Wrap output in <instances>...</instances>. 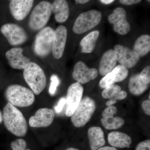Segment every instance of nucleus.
<instances>
[{
    "label": "nucleus",
    "instance_id": "1a4fd4ad",
    "mask_svg": "<svg viewBox=\"0 0 150 150\" xmlns=\"http://www.w3.org/2000/svg\"><path fill=\"white\" fill-rule=\"evenodd\" d=\"M84 88L81 84L78 82L72 84L67 90V108L66 115L71 117L82 99Z\"/></svg>",
    "mask_w": 150,
    "mask_h": 150
},
{
    "label": "nucleus",
    "instance_id": "6ab92c4d",
    "mask_svg": "<svg viewBox=\"0 0 150 150\" xmlns=\"http://www.w3.org/2000/svg\"><path fill=\"white\" fill-rule=\"evenodd\" d=\"M108 140L111 146L115 148H129L132 143L131 137L128 134L119 132L112 131L108 134Z\"/></svg>",
    "mask_w": 150,
    "mask_h": 150
},
{
    "label": "nucleus",
    "instance_id": "9b49d317",
    "mask_svg": "<svg viewBox=\"0 0 150 150\" xmlns=\"http://www.w3.org/2000/svg\"><path fill=\"white\" fill-rule=\"evenodd\" d=\"M108 19L110 23L113 25L114 31L120 35H126L131 29L130 25L127 21L126 11L122 8L114 9Z\"/></svg>",
    "mask_w": 150,
    "mask_h": 150
},
{
    "label": "nucleus",
    "instance_id": "20e7f679",
    "mask_svg": "<svg viewBox=\"0 0 150 150\" xmlns=\"http://www.w3.org/2000/svg\"><path fill=\"white\" fill-rule=\"evenodd\" d=\"M96 109L95 101L92 98L88 96L83 98L71 116V121L74 126L77 128L85 126L91 119Z\"/></svg>",
    "mask_w": 150,
    "mask_h": 150
},
{
    "label": "nucleus",
    "instance_id": "4468645a",
    "mask_svg": "<svg viewBox=\"0 0 150 150\" xmlns=\"http://www.w3.org/2000/svg\"><path fill=\"white\" fill-rule=\"evenodd\" d=\"M55 111L50 108H40L34 116L30 118V126L33 128H44L50 126L55 118Z\"/></svg>",
    "mask_w": 150,
    "mask_h": 150
},
{
    "label": "nucleus",
    "instance_id": "c756f323",
    "mask_svg": "<svg viewBox=\"0 0 150 150\" xmlns=\"http://www.w3.org/2000/svg\"><path fill=\"white\" fill-rule=\"evenodd\" d=\"M117 108L114 105H110L108 106L103 111L102 115L103 118H109L113 117L117 112Z\"/></svg>",
    "mask_w": 150,
    "mask_h": 150
},
{
    "label": "nucleus",
    "instance_id": "39448f33",
    "mask_svg": "<svg viewBox=\"0 0 150 150\" xmlns=\"http://www.w3.org/2000/svg\"><path fill=\"white\" fill-rule=\"evenodd\" d=\"M51 4L48 1H42L37 4L30 16L28 25L33 30H40L48 23L51 14Z\"/></svg>",
    "mask_w": 150,
    "mask_h": 150
},
{
    "label": "nucleus",
    "instance_id": "dca6fc26",
    "mask_svg": "<svg viewBox=\"0 0 150 150\" xmlns=\"http://www.w3.org/2000/svg\"><path fill=\"white\" fill-rule=\"evenodd\" d=\"M23 49L19 47H15L8 50L6 53V57L9 65L15 69H24L26 65L30 62L28 57L23 54Z\"/></svg>",
    "mask_w": 150,
    "mask_h": 150
},
{
    "label": "nucleus",
    "instance_id": "a878e982",
    "mask_svg": "<svg viewBox=\"0 0 150 150\" xmlns=\"http://www.w3.org/2000/svg\"><path fill=\"white\" fill-rule=\"evenodd\" d=\"M112 71L115 75V83L124 80L128 76L129 73L128 69L121 65L115 67Z\"/></svg>",
    "mask_w": 150,
    "mask_h": 150
},
{
    "label": "nucleus",
    "instance_id": "bb28decb",
    "mask_svg": "<svg viewBox=\"0 0 150 150\" xmlns=\"http://www.w3.org/2000/svg\"><path fill=\"white\" fill-rule=\"evenodd\" d=\"M59 83L60 80L58 76L55 74L52 75L51 77V83L49 88V93L51 95H54L56 93Z\"/></svg>",
    "mask_w": 150,
    "mask_h": 150
},
{
    "label": "nucleus",
    "instance_id": "2f4dec72",
    "mask_svg": "<svg viewBox=\"0 0 150 150\" xmlns=\"http://www.w3.org/2000/svg\"><path fill=\"white\" fill-rule=\"evenodd\" d=\"M135 150H150V140H146L139 143Z\"/></svg>",
    "mask_w": 150,
    "mask_h": 150
},
{
    "label": "nucleus",
    "instance_id": "f3484780",
    "mask_svg": "<svg viewBox=\"0 0 150 150\" xmlns=\"http://www.w3.org/2000/svg\"><path fill=\"white\" fill-rule=\"evenodd\" d=\"M52 12L55 15V20L59 23H63L69 16V8L65 0H56L51 4Z\"/></svg>",
    "mask_w": 150,
    "mask_h": 150
},
{
    "label": "nucleus",
    "instance_id": "c9c22d12",
    "mask_svg": "<svg viewBox=\"0 0 150 150\" xmlns=\"http://www.w3.org/2000/svg\"><path fill=\"white\" fill-rule=\"evenodd\" d=\"M97 150H118L116 148L114 147L109 146H105L99 148Z\"/></svg>",
    "mask_w": 150,
    "mask_h": 150
},
{
    "label": "nucleus",
    "instance_id": "f03ea898",
    "mask_svg": "<svg viewBox=\"0 0 150 150\" xmlns=\"http://www.w3.org/2000/svg\"><path fill=\"white\" fill-rule=\"evenodd\" d=\"M23 75L25 81L35 94H40L46 88V75L36 63L30 62L23 69Z\"/></svg>",
    "mask_w": 150,
    "mask_h": 150
},
{
    "label": "nucleus",
    "instance_id": "58836bf2",
    "mask_svg": "<svg viewBox=\"0 0 150 150\" xmlns=\"http://www.w3.org/2000/svg\"><path fill=\"white\" fill-rule=\"evenodd\" d=\"M3 121V115L2 114L0 110V123H1Z\"/></svg>",
    "mask_w": 150,
    "mask_h": 150
},
{
    "label": "nucleus",
    "instance_id": "393cba45",
    "mask_svg": "<svg viewBox=\"0 0 150 150\" xmlns=\"http://www.w3.org/2000/svg\"><path fill=\"white\" fill-rule=\"evenodd\" d=\"M121 91L120 86L118 85H111L104 88L102 92V96L105 99H113Z\"/></svg>",
    "mask_w": 150,
    "mask_h": 150
},
{
    "label": "nucleus",
    "instance_id": "aec40b11",
    "mask_svg": "<svg viewBox=\"0 0 150 150\" xmlns=\"http://www.w3.org/2000/svg\"><path fill=\"white\" fill-rule=\"evenodd\" d=\"M88 135L91 150H97L105 144L104 132L99 127H92L88 129Z\"/></svg>",
    "mask_w": 150,
    "mask_h": 150
},
{
    "label": "nucleus",
    "instance_id": "b1692460",
    "mask_svg": "<svg viewBox=\"0 0 150 150\" xmlns=\"http://www.w3.org/2000/svg\"><path fill=\"white\" fill-rule=\"evenodd\" d=\"M101 124L107 130H116L120 129L125 123L123 118L120 117L103 118L100 119Z\"/></svg>",
    "mask_w": 150,
    "mask_h": 150
},
{
    "label": "nucleus",
    "instance_id": "6e6552de",
    "mask_svg": "<svg viewBox=\"0 0 150 150\" xmlns=\"http://www.w3.org/2000/svg\"><path fill=\"white\" fill-rule=\"evenodd\" d=\"M1 31L11 46L22 45L28 39V35L25 30L16 23H7L3 25L1 27Z\"/></svg>",
    "mask_w": 150,
    "mask_h": 150
},
{
    "label": "nucleus",
    "instance_id": "f704fd0d",
    "mask_svg": "<svg viewBox=\"0 0 150 150\" xmlns=\"http://www.w3.org/2000/svg\"><path fill=\"white\" fill-rule=\"evenodd\" d=\"M119 2L123 4L126 5H131L138 4L141 2V0H120Z\"/></svg>",
    "mask_w": 150,
    "mask_h": 150
},
{
    "label": "nucleus",
    "instance_id": "7c9ffc66",
    "mask_svg": "<svg viewBox=\"0 0 150 150\" xmlns=\"http://www.w3.org/2000/svg\"><path fill=\"white\" fill-rule=\"evenodd\" d=\"M127 96V93L126 91H121L114 98L108 100V101L106 103V105L107 106L112 105L116 103L117 100H122L125 99Z\"/></svg>",
    "mask_w": 150,
    "mask_h": 150
},
{
    "label": "nucleus",
    "instance_id": "4c0bfd02",
    "mask_svg": "<svg viewBox=\"0 0 150 150\" xmlns=\"http://www.w3.org/2000/svg\"><path fill=\"white\" fill-rule=\"evenodd\" d=\"M88 0H76L75 2L76 4H84L88 2Z\"/></svg>",
    "mask_w": 150,
    "mask_h": 150
},
{
    "label": "nucleus",
    "instance_id": "e433bc0d",
    "mask_svg": "<svg viewBox=\"0 0 150 150\" xmlns=\"http://www.w3.org/2000/svg\"><path fill=\"white\" fill-rule=\"evenodd\" d=\"M100 1L105 4H109L114 1V0H101Z\"/></svg>",
    "mask_w": 150,
    "mask_h": 150
},
{
    "label": "nucleus",
    "instance_id": "412c9836",
    "mask_svg": "<svg viewBox=\"0 0 150 150\" xmlns=\"http://www.w3.org/2000/svg\"><path fill=\"white\" fill-rule=\"evenodd\" d=\"M99 35V31L96 30L90 33L84 37L80 43L81 52L87 54L91 53L95 48Z\"/></svg>",
    "mask_w": 150,
    "mask_h": 150
},
{
    "label": "nucleus",
    "instance_id": "5701e85b",
    "mask_svg": "<svg viewBox=\"0 0 150 150\" xmlns=\"http://www.w3.org/2000/svg\"><path fill=\"white\" fill-rule=\"evenodd\" d=\"M133 51L139 57L146 56L150 51V36L142 35L137 38L134 46Z\"/></svg>",
    "mask_w": 150,
    "mask_h": 150
},
{
    "label": "nucleus",
    "instance_id": "4be33fe9",
    "mask_svg": "<svg viewBox=\"0 0 150 150\" xmlns=\"http://www.w3.org/2000/svg\"><path fill=\"white\" fill-rule=\"evenodd\" d=\"M149 85L144 83L141 79L139 74H136L130 78L129 83V91L135 96L142 94L148 88Z\"/></svg>",
    "mask_w": 150,
    "mask_h": 150
},
{
    "label": "nucleus",
    "instance_id": "f8f14e48",
    "mask_svg": "<svg viewBox=\"0 0 150 150\" xmlns=\"http://www.w3.org/2000/svg\"><path fill=\"white\" fill-rule=\"evenodd\" d=\"M98 75V71L96 69L88 68L84 62H79L74 67L72 77L75 80L81 84L95 79Z\"/></svg>",
    "mask_w": 150,
    "mask_h": 150
},
{
    "label": "nucleus",
    "instance_id": "72a5a7b5",
    "mask_svg": "<svg viewBox=\"0 0 150 150\" xmlns=\"http://www.w3.org/2000/svg\"><path fill=\"white\" fill-rule=\"evenodd\" d=\"M142 108L146 114L147 115H150V100H146L143 101L142 103Z\"/></svg>",
    "mask_w": 150,
    "mask_h": 150
},
{
    "label": "nucleus",
    "instance_id": "0eeeda50",
    "mask_svg": "<svg viewBox=\"0 0 150 150\" xmlns=\"http://www.w3.org/2000/svg\"><path fill=\"white\" fill-rule=\"evenodd\" d=\"M54 29L46 26L39 30L35 36L34 50L38 56L44 58L52 52Z\"/></svg>",
    "mask_w": 150,
    "mask_h": 150
},
{
    "label": "nucleus",
    "instance_id": "c85d7f7f",
    "mask_svg": "<svg viewBox=\"0 0 150 150\" xmlns=\"http://www.w3.org/2000/svg\"><path fill=\"white\" fill-rule=\"evenodd\" d=\"M141 79L144 83L149 85L150 83V66L145 67L139 74Z\"/></svg>",
    "mask_w": 150,
    "mask_h": 150
},
{
    "label": "nucleus",
    "instance_id": "a211bd4d",
    "mask_svg": "<svg viewBox=\"0 0 150 150\" xmlns=\"http://www.w3.org/2000/svg\"><path fill=\"white\" fill-rule=\"evenodd\" d=\"M117 61L114 51L109 49L103 54L100 62L99 72L101 76H105L112 71L115 68Z\"/></svg>",
    "mask_w": 150,
    "mask_h": 150
},
{
    "label": "nucleus",
    "instance_id": "2eb2a0df",
    "mask_svg": "<svg viewBox=\"0 0 150 150\" xmlns=\"http://www.w3.org/2000/svg\"><path fill=\"white\" fill-rule=\"evenodd\" d=\"M33 0H12L9 4V9L12 16L18 21L23 20L32 9Z\"/></svg>",
    "mask_w": 150,
    "mask_h": 150
},
{
    "label": "nucleus",
    "instance_id": "ddd939ff",
    "mask_svg": "<svg viewBox=\"0 0 150 150\" xmlns=\"http://www.w3.org/2000/svg\"><path fill=\"white\" fill-rule=\"evenodd\" d=\"M68 31L67 28L60 25L54 30L52 53L56 59H61L64 51Z\"/></svg>",
    "mask_w": 150,
    "mask_h": 150
},
{
    "label": "nucleus",
    "instance_id": "7ed1b4c3",
    "mask_svg": "<svg viewBox=\"0 0 150 150\" xmlns=\"http://www.w3.org/2000/svg\"><path fill=\"white\" fill-rule=\"evenodd\" d=\"M5 96L9 103L19 107L31 105L35 100L34 93L31 90L18 84L9 86L6 89Z\"/></svg>",
    "mask_w": 150,
    "mask_h": 150
},
{
    "label": "nucleus",
    "instance_id": "ea45409f",
    "mask_svg": "<svg viewBox=\"0 0 150 150\" xmlns=\"http://www.w3.org/2000/svg\"><path fill=\"white\" fill-rule=\"evenodd\" d=\"M66 150H79L77 149H75V148H69L68 149H67Z\"/></svg>",
    "mask_w": 150,
    "mask_h": 150
},
{
    "label": "nucleus",
    "instance_id": "f257e3e1",
    "mask_svg": "<svg viewBox=\"0 0 150 150\" xmlns=\"http://www.w3.org/2000/svg\"><path fill=\"white\" fill-rule=\"evenodd\" d=\"M3 120L6 128L17 137H24L27 134V122L20 110L8 102L3 110Z\"/></svg>",
    "mask_w": 150,
    "mask_h": 150
},
{
    "label": "nucleus",
    "instance_id": "9d476101",
    "mask_svg": "<svg viewBox=\"0 0 150 150\" xmlns=\"http://www.w3.org/2000/svg\"><path fill=\"white\" fill-rule=\"evenodd\" d=\"M113 51L117 62L127 69L133 68L139 60V56L126 46L118 44L114 46Z\"/></svg>",
    "mask_w": 150,
    "mask_h": 150
},
{
    "label": "nucleus",
    "instance_id": "423d86ee",
    "mask_svg": "<svg viewBox=\"0 0 150 150\" xmlns=\"http://www.w3.org/2000/svg\"><path fill=\"white\" fill-rule=\"evenodd\" d=\"M101 17V12L95 10L82 13L75 20L73 27V31L79 34L86 32L99 24Z\"/></svg>",
    "mask_w": 150,
    "mask_h": 150
},
{
    "label": "nucleus",
    "instance_id": "473e14b6",
    "mask_svg": "<svg viewBox=\"0 0 150 150\" xmlns=\"http://www.w3.org/2000/svg\"><path fill=\"white\" fill-rule=\"evenodd\" d=\"M66 103H67V100H66V98L62 97L60 98L59 101H58L57 105L55 107V111L57 113H60L62 112L63 108Z\"/></svg>",
    "mask_w": 150,
    "mask_h": 150
},
{
    "label": "nucleus",
    "instance_id": "cd10ccee",
    "mask_svg": "<svg viewBox=\"0 0 150 150\" xmlns=\"http://www.w3.org/2000/svg\"><path fill=\"white\" fill-rule=\"evenodd\" d=\"M11 146L13 150H31L30 149H26L27 144L23 139L15 140L12 142Z\"/></svg>",
    "mask_w": 150,
    "mask_h": 150
}]
</instances>
